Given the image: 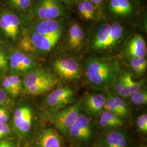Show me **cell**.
Wrapping results in <instances>:
<instances>
[{
    "mask_svg": "<svg viewBox=\"0 0 147 147\" xmlns=\"http://www.w3.org/2000/svg\"><path fill=\"white\" fill-rule=\"evenodd\" d=\"M12 5L20 10L27 9L31 5V0H9Z\"/></svg>",
    "mask_w": 147,
    "mask_h": 147,
    "instance_id": "30",
    "label": "cell"
},
{
    "mask_svg": "<svg viewBox=\"0 0 147 147\" xmlns=\"http://www.w3.org/2000/svg\"><path fill=\"white\" fill-rule=\"evenodd\" d=\"M87 11L90 20L94 19L95 17V9L93 3L89 0H81Z\"/></svg>",
    "mask_w": 147,
    "mask_h": 147,
    "instance_id": "33",
    "label": "cell"
},
{
    "mask_svg": "<svg viewBox=\"0 0 147 147\" xmlns=\"http://www.w3.org/2000/svg\"><path fill=\"white\" fill-rule=\"evenodd\" d=\"M0 27L7 37L15 39L20 31L19 18L15 14L5 12L1 16Z\"/></svg>",
    "mask_w": 147,
    "mask_h": 147,
    "instance_id": "7",
    "label": "cell"
},
{
    "mask_svg": "<svg viewBox=\"0 0 147 147\" xmlns=\"http://www.w3.org/2000/svg\"><path fill=\"white\" fill-rule=\"evenodd\" d=\"M132 102L135 105L146 104L147 102V91L146 89H140L132 93L129 97Z\"/></svg>",
    "mask_w": 147,
    "mask_h": 147,
    "instance_id": "28",
    "label": "cell"
},
{
    "mask_svg": "<svg viewBox=\"0 0 147 147\" xmlns=\"http://www.w3.org/2000/svg\"><path fill=\"white\" fill-rule=\"evenodd\" d=\"M20 46L22 50L27 52H32L35 49L32 42L31 38L27 36L24 37L21 39L20 42Z\"/></svg>",
    "mask_w": 147,
    "mask_h": 147,
    "instance_id": "31",
    "label": "cell"
},
{
    "mask_svg": "<svg viewBox=\"0 0 147 147\" xmlns=\"http://www.w3.org/2000/svg\"><path fill=\"white\" fill-rule=\"evenodd\" d=\"M81 114V106L79 104L65 107L53 116V123L60 131L67 134Z\"/></svg>",
    "mask_w": 147,
    "mask_h": 147,
    "instance_id": "2",
    "label": "cell"
},
{
    "mask_svg": "<svg viewBox=\"0 0 147 147\" xmlns=\"http://www.w3.org/2000/svg\"><path fill=\"white\" fill-rule=\"evenodd\" d=\"M62 33L53 35H43L36 32L32 34L31 39L35 49L42 51L51 50L59 39Z\"/></svg>",
    "mask_w": 147,
    "mask_h": 147,
    "instance_id": "12",
    "label": "cell"
},
{
    "mask_svg": "<svg viewBox=\"0 0 147 147\" xmlns=\"http://www.w3.org/2000/svg\"><path fill=\"white\" fill-rule=\"evenodd\" d=\"M127 135L123 130L109 132L104 138V147H126Z\"/></svg>",
    "mask_w": 147,
    "mask_h": 147,
    "instance_id": "15",
    "label": "cell"
},
{
    "mask_svg": "<svg viewBox=\"0 0 147 147\" xmlns=\"http://www.w3.org/2000/svg\"><path fill=\"white\" fill-rule=\"evenodd\" d=\"M10 65L13 70L22 73L32 70L36 66V63L32 58L26 54L16 51L11 56Z\"/></svg>",
    "mask_w": 147,
    "mask_h": 147,
    "instance_id": "10",
    "label": "cell"
},
{
    "mask_svg": "<svg viewBox=\"0 0 147 147\" xmlns=\"http://www.w3.org/2000/svg\"><path fill=\"white\" fill-rule=\"evenodd\" d=\"M8 113L4 108L0 107V124H7L8 121Z\"/></svg>",
    "mask_w": 147,
    "mask_h": 147,
    "instance_id": "35",
    "label": "cell"
},
{
    "mask_svg": "<svg viewBox=\"0 0 147 147\" xmlns=\"http://www.w3.org/2000/svg\"><path fill=\"white\" fill-rule=\"evenodd\" d=\"M7 64V62H0V69L3 68Z\"/></svg>",
    "mask_w": 147,
    "mask_h": 147,
    "instance_id": "40",
    "label": "cell"
},
{
    "mask_svg": "<svg viewBox=\"0 0 147 147\" xmlns=\"http://www.w3.org/2000/svg\"></svg>",
    "mask_w": 147,
    "mask_h": 147,
    "instance_id": "47",
    "label": "cell"
},
{
    "mask_svg": "<svg viewBox=\"0 0 147 147\" xmlns=\"http://www.w3.org/2000/svg\"><path fill=\"white\" fill-rule=\"evenodd\" d=\"M57 82H48L34 85L25 88L28 94L38 95L50 91L56 85Z\"/></svg>",
    "mask_w": 147,
    "mask_h": 147,
    "instance_id": "23",
    "label": "cell"
},
{
    "mask_svg": "<svg viewBox=\"0 0 147 147\" xmlns=\"http://www.w3.org/2000/svg\"><path fill=\"white\" fill-rule=\"evenodd\" d=\"M74 99L73 90L68 87L55 89L47 95L46 102L53 110H60L71 103Z\"/></svg>",
    "mask_w": 147,
    "mask_h": 147,
    "instance_id": "6",
    "label": "cell"
},
{
    "mask_svg": "<svg viewBox=\"0 0 147 147\" xmlns=\"http://www.w3.org/2000/svg\"><path fill=\"white\" fill-rule=\"evenodd\" d=\"M96 1H97V5H99L103 1V0H96Z\"/></svg>",
    "mask_w": 147,
    "mask_h": 147,
    "instance_id": "42",
    "label": "cell"
},
{
    "mask_svg": "<svg viewBox=\"0 0 147 147\" xmlns=\"http://www.w3.org/2000/svg\"><path fill=\"white\" fill-rule=\"evenodd\" d=\"M7 95L3 89L0 88V105L5 104L7 101Z\"/></svg>",
    "mask_w": 147,
    "mask_h": 147,
    "instance_id": "37",
    "label": "cell"
},
{
    "mask_svg": "<svg viewBox=\"0 0 147 147\" xmlns=\"http://www.w3.org/2000/svg\"><path fill=\"white\" fill-rule=\"evenodd\" d=\"M33 121L32 110L28 106H21L16 110L14 122L16 129L22 134H26L31 129Z\"/></svg>",
    "mask_w": 147,
    "mask_h": 147,
    "instance_id": "8",
    "label": "cell"
},
{
    "mask_svg": "<svg viewBox=\"0 0 147 147\" xmlns=\"http://www.w3.org/2000/svg\"><path fill=\"white\" fill-rule=\"evenodd\" d=\"M34 11L40 20H53L63 15L64 7L58 0H37Z\"/></svg>",
    "mask_w": 147,
    "mask_h": 147,
    "instance_id": "4",
    "label": "cell"
},
{
    "mask_svg": "<svg viewBox=\"0 0 147 147\" xmlns=\"http://www.w3.org/2000/svg\"><path fill=\"white\" fill-rule=\"evenodd\" d=\"M37 143L38 147H63L62 138L53 129H45L40 132L37 137Z\"/></svg>",
    "mask_w": 147,
    "mask_h": 147,
    "instance_id": "13",
    "label": "cell"
},
{
    "mask_svg": "<svg viewBox=\"0 0 147 147\" xmlns=\"http://www.w3.org/2000/svg\"><path fill=\"white\" fill-rule=\"evenodd\" d=\"M90 2H92L93 3H94L95 5H97V1L96 0H89Z\"/></svg>",
    "mask_w": 147,
    "mask_h": 147,
    "instance_id": "41",
    "label": "cell"
},
{
    "mask_svg": "<svg viewBox=\"0 0 147 147\" xmlns=\"http://www.w3.org/2000/svg\"><path fill=\"white\" fill-rule=\"evenodd\" d=\"M119 71V63L114 59L90 58L85 65L88 82L94 88L99 90L112 87Z\"/></svg>",
    "mask_w": 147,
    "mask_h": 147,
    "instance_id": "1",
    "label": "cell"
},
{
    "mask_svg": "<svg viewBox=\"0 0 147 147\" xmlns=\"http://www.w3.org/2000/svg\"><path fill=\"white\" fill-rule=\"evenodd\" d=\"M111 25L105 24L99 28L94 37L92 47L95 50H105V44L109 36Z\"/></svg>",
    "mask_w": 147,
    "mask_h": 147,
    "instance_id": "18",
    "label": "cell"
},
{
    "mask_svg": "<svg viewBox=\"0 0 147 147\" xmlns=\"http://www.w3.org/2000/svg\"><path fill=\"white\" fill-rule=\"evenodd\" d=\"M113 94V97L116 102L117 109L118 117L121 119L127 118L130 115V110L129 105L123 98L117 95Z\"/></svg>",
    "mask_w": 147,
    "mask_h": 147,
    "instance_id": "24",
    "label": "cell"
},
{
    "mask_svg": "<svg viewBox=\"0 0 147 147\" xmlns=\"http://www.w3.org/2000/svg\"><path fill=\"white\" fill-rule=\"evenodd\" d=\"M106 102V96L101 94L88 95L83 100L81 106L87 116L94 117L104 110Z\"/></svg>",
    "mask_w": 147,
    "mask_h": 147,
    "instance_id": "9",
    "label": "cell"
},
{
    "mask_svg": "<svg viewBox=\"0 0 147 147\" xmlns=\"http://www.w3.org/2000/svg\"><path fill=\"white\" fill-rule=\"evenodd\" d=\"M48 82H57V80L50 73L38 69L28 73L24 80V86L25 88H27L34 85Z\"/></svg>",
    "mask_w": 147,
    "mask_h": 147,
    "instance_id": "11",
    "label": "cell"
},
{
    "mask_svg": "<svg viewBox=\"0 0 147 147\" xmlns=\"http://www.w3.org/2000/svg\"><path fill=\"white\" fill-rule=\"evenodd\" d=\"M81 30V27L77 24H74L70 27L69 30L68 44L71 49H75L79 48L78 39Z\"/></svg>",
    "mask_w": 147,
    "mask_h": 147,
    "instance_id": "27",
    "label": "cell"
},
{
    "mask_svg": "<svg viewBox=\"0 0 147 147\" xmlns=\"http://www.w3.org/2000/svg\"><path fill=\"white\" fill-rule=\"evenodd\" d=\"M56 72L63 79L70 81H76L82 76V69L79 62L74 58H61L53 63Z\"/></svg>",
    "mask_w": 147,
    "mask_h": 147,
    "instance_id": "3",
    "label": "cell"
},
{
    "mask_svg": "<svg viewBox=\"0 0 147 147\" xmlns=\"http://www.w3.org/2000/svg\"><path fill=\"white\" fill-rule=\"evenodd\" d=\"M123 28L120 24L114 22L111 25V31L105 44V50L112 47L119 41L123 35Z\"/></svg>",
    "mask_w": 147,
    "mask_h": 147,
    "instance_id": "21",
    "label": "cell"
},
{
    "mask_svg": "<svg viewBox=\"0 0 147 147\" xmlns=\"http://www.w3.org/2000/svg\"><path fill=\"white\" fill-rule=\"evenodd\" d=\"M35 32L43 35H53L62 33V26L55 19L42 20L36 25Z\"/></svg>",
    "mask_w": 147,
    "mask_h": 147,
    "instance_id": "16",
    "label": "cell"
},
{
    "mask_svg": "<svg viewBox=\"0 0 147 147\" xmlns=\"http://www.w3.org/2000/svg\"><path fill=\"white\" fill-rule=\"evenodd\" d=\"M104 110L110 112L116 115V116H118L116 102L113 94H108L106 96V102Z\"/></svg>",
    "mask_w": 147,
    "mask_h": 147,
    "instance_id": "29",
    "label": "cell"
},
{
    "mask_svg": "<svg viewBox=\"0 0 147 147\" xmlns=\"http://www.w3.org/2000/svg\"><path fill=\"white\" fill-rule=\"evenodd\" d=\"M130 65L132 70L138 75H142L145 73L147 68V59L145 58H131Z\"/></svg>",
    "mask_w": 147,
    "mask_h": 147,
    "instance_id": "25",
    "label": "cell"
},
{
    "mask_svg": "<svg viewBox=\"0 0 147 147\" xmlns=\"http://www.w3.org/2000/svg\"><path fill=\"white\" fill-rule=\"evenodd\" d=\"M126 52L131 58H144L147 55V45L143 37L136 34L128 42Z\"/></svg>",
    "mask_w": 147,
    "mask_h": 147,
    "instance_id": "14",
    "label": "cell"
},
{
    "mask_svg": "<svg viewBox=\"0 0 147 147\" xmlns=\"http://www.w3.org/2000/svg\"><path fill=\"white\" fill-rule=\"evenodd\" d=\"M3 147H13V144L11 142L7 141H4Z\"/></svg>",
    "mask_w": 147,
    "mask_h": 147,
    "instance_id": "39",
    "label": "cell"
},
{
    "mask_svg": "<svg viewBox=\"0 0 147 147\" xmlns=\"http://www.w3.org/2000/svg\"><path fill=\"white\" fill-rule=\"evenodd\" d=\"M118 76L123 81L131 93L142 89L144 84V81L143 80L135 81L133 78V75L129 72L121 74L118 75Z\"/></svg>",
    "mask_w": 147,
    "mask_h": 147,
    "instance_id": "22",
    "label": "cell"
},
{
    "mask_svg": "<svg viewBox=\"0 0 147 147\" xmlns=\"http://www.w3.org/2000/svg\"><path fill=\"white\" fill-rule=\"evenodd\" d=\"M112 87L116 92L115 94L121 96L123 99L129 98L132 94L131 92L127 87L118 76Z\"/></svg>",
    "mask_w": 147,
    "mask_h": 147,
    "instance_id": "26",
    "label": "cell"
},
{
    "mask_svg": "<svg viewBox=\"0 0 147 147\" xmlns=\"http://www.w3.org/2000/svg\"><path fill=\"white\" fill-rule=\"evenodd\" d=\"M93 126L88 117L80 115L69 130V136L80 142H88L93 136Z\"/></svg>",
    "mask_w": 147,
    "mask_h": 147,
    "instance_id": "5",
    "label": "cell"
},
{
    "mask_svg": "<svg viewBox=\"0 0 147 147\" xmlns=\"http://www.w3.org/2000/svg\"><path fill=\"white\" fill-rule=\"evenodd\" d=\"M137 125L140 131L143 133L147 132V115L143 114L139 116L137 121Z\"/></svg>",
    "mask_w": 147,
    "mask_h": 147,
    "instance_id": "32",
    "label": "cell"
},
{
    "mask_svg": "<svg viewBox=\"0 0 147 147\" xmlns=\"http://www.w3.org/2000/svg\"><path fill=\"white\" fill-rule=\"evenodd\" d=\"M123 123L121 118L110 112L104 111L100 114L99 124L105 129H116L121 126Z\"/></svg>",
    "mask_w": 147,
    "mask_h": 147,
    "instance_id": "17",
    "label": "cell"
},
{
    "mask_svg": "<svg viewBox=\"0 0 147 147\" xmlns=\"http://www.w3.org/2000/svg\"><path fill=\"white\" fill-rule=\"evenodd\" d=\"M78 10L79 14L84 19L86 20H90L88 14L86 9V8L81 1H80L78 4Z\"/></svg>",
    "mask_w": 147,
    "mask_h": 147,
    "instance_id": "34",
    "label": "cell"
},
{
    "mask_svg": "<svg viewBox=\"0 0 147 147\" xmlns=\"http://www.w3.org/2000/svg\"><path fill=\"white\" fill-rule=\"evenodd\" d=\"M71 0H62V1L65 2V3H69V2H71Z\"/></svg>",
    "mask_w": 147,
    "mask_h": 147,
    "instance_id": "43",
    "label": "cell"
},
{
    "mask_svg": "<svg viewBox=\"0 0 147 147\" xmlns=\"http://www.w3.org/2000/svg\"><path fill=\"white\" fill-rule=\"evenodd\" d=\"M59 1H62V0H58Z\"/></svg>",
    "mask_w": 147,
    "mask_h": 147,
    "instance_id": "46",
    "label": "cell"
},
{
    "mask_svg": "<svg viewBox=\"0 0 147 147\" xmlns=\"http://www.w3.org/2000/svg\"><path fill=\"white\" fill-rule=\"evenodd\" d=\"M10 132V128L7 124H0V140Z\"/></svg>",
    "mask_w": 147,
    "mask_h": 147,
    "instance_id": "36",
    "label": "cell"
},
{
    "mask_svg": "<svg viewBox=\"0 0 147 147\" xmlns=\"http://www.w3.org/2000/svg\"><path fill=\"white\" fill-rule=\"evenodd\" d=\"M0 62H7V60H6L5 55L1 51H0Z\"/></svg>",
    "mask_w": 147,
    "mask_h": 147,
    "instance_id": "38",
    "label": "cell"
},
{
    "mask_svg": "<svg viewBox=\"0 0 147 147\" xmlns=\"http://www.w3.org/2000/svg\"><path fill=\"white\" fill-rule=\"evenodd\" d=\"M96 147H103V146H101V145H100V146H96Z\"/></svg>",
    "mask_w": 147,
    "mask_h": 147,
    "instance_id": "45",
    "label": "cell"
},
{
    "mask_svg": "<svg viewBox=\"0 0 147 147\" xmlns=\"http://www.w3.org/2000/svg\"><path fill=\"white\" fill-rule=\"evenodd\" d=\"M109 8L113 14L117 16H127L132 11L129 0H110Z\"/></svg>",
    "mask_w": 147,
    "mask_h": 147,
    "instance_id": "19",
    "label": "cell"
},
{
    "mask_svg": "<svg viewBox=\"0 0 147 147\" xmlns=\"http://www.w3.org/2000/svg\"><path fill=\"white\" fill-rule=\"evenodd\" d=\"M2 85L6 92L14 96L19 94L22 88L21 79L18 75L7 77L3 80Z\"/></svg>",
    "mask_w": 147,
    "mask_h": 147,
    "instance_id": "20",
    "label": "cell"
},
{
    "mask_svg": "<svg viewBox=\"0 0 147 147\" xmlns=\"http://www.w3.org/2000/svg\"><path fill=\"white\" fill-rule=\"evenodd\" d=\"M3 141L0 142V147H3Z\"/></svg>",
    "mask_w": 147,
    "mask_h": 147,
    "instance_id": "44",
    "label": "cell"
}]
</instances>
